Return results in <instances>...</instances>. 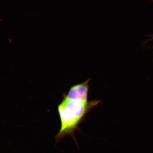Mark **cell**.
<instances>
[{
  "label": "cell",
  "instance_id": "cell-1",
  "mask_svg": "<svg viewBox=\"0 0 153 153\" xmlns=\"http://www.w3.org/2000/svg\"><path fill=\"white\" fill-rule=\"evenodd\" d=\"M90 80L89 78L82 83L73 85L67 94H63V99L57 106L61 128L55 137L56 143L66 136L71 137L76 143L75 131L84 121L88 113L101 102L98 100H88V83Z\"/></svg>",
  "mask_w": 153,
  "mask_h": 153
}]
</instances>
